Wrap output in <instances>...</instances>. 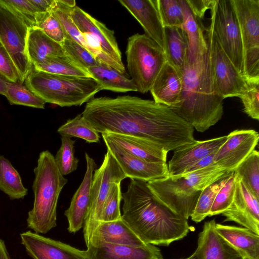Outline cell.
<instances>
[{
    "label": "cell",
    "mask_w": 259,
    "mask_h": 259,
    "mask_svg": "<svg viewBox=\"0 0 259 259\" xmlns=\"http://www.w3.org/2000/svg\"><path fill=\"white\" fill-rule=\"evenodd\" d=\"M218 233L242 256L259 259V235L245 228L215 224Z\"/></svg>",
    "instance_id": "obj_25"
},
{
    "label": "cell",
    "mask_w": 259,
    "mask_h": 259,
    "mask_svg": "<svg viewBox=\"0 0 259 259\" xmlns=\"http://www.w3.org/2000/svg\"><path fill=\"white\" fill-rule=\"evenodd\" d=\"M237 175L234 170L225 184L217 193L211 206L209 217L222 214L232 203L235 192Z\"/></svg>",
    "instance_id": "obj_40"
},
{
    "label": "cell",
    "mask_w": 259,
    "mask_h": 259,
    "mask_svg": "<svg viewBox=\"0 0 259 259\" xmlns=\"http://www.w3.org/2000/svg\"><path fill=\"white\" fill-rule=\"evenodd\" d=\"M0 190L11 200L23 199L28 192L18 171L3 155H0Z\"/></svg>",
    "instance_id": "obj_31"
},
{
    "label": "cell",
    "mask_w": 259,
    "mask_h": 259,
    "mask_svg": "<svg viewBox=\"0 0 259 259\" xmlns=\"http://www.w3.org/2000/svg\"><path fill=\"white\" fill-rule=\"evenodd\" d=\"M96 240L107 243L132 246H143L147 244L122 218L110 222H101L90 244Z\"/></svg>",
    "instance_id": "obj_27"
},
{
    "label": "cell",
    "mask_w": 259,
    "mask_h": 259,
    "mask_svg": "<svg viewBox=\"0 0 259 259\" xmlns=\"http://www.w3.org/2000/svg\"><path fill=\"white\" fill-rule=\"evenodd\" d=\"M156 2L164 27H182L184 14L180 0H156Z\"/></svg>",
    "instance_id": "obj_39"
},
{
    "label": "cell",
    "mask_w": 259,
    "mask_h": 259,
    "mask_svg": "<svg viewBox=\"0 0 259 259\" xmlns=\"http://www.w3.org/2000/svg\"><path fill=\"white\" fill-rule=\"evenodd\" d=\"M37 15L50 12L55 4V0H29Z\"/></svg>",
    "instance_id": "obj_48"
},
{
    "label": "cell",
    "mask_w": 259,
    "mask_h": 259,
    "mask_svg": "<svg viewBox=\"0 0 259 259\" xmlns=\"http://www.w3.org/2000/svg\"><path fill=\"white\" fill-rule=\"evenodd\" d=\"M122 199L121 218L145 243L167 246L192 230L188 220L160 200L146 182L131 179Z\"/></svg>",
    "instance_id": "obj_2"
},
{
    "label": "cell",
    "mask_w": 259,
    "mask_h": 259,
    "mask_svg": "<svg viewBox=\"0 0 259 259\" xmlns=\"http://www.w3.org/2000/svg\"><path fill=\"white\" fill-rule=\"evenodd\" d=\"M121 199L120 183L113 184L103 205L101 222H110L121 218L120 209Z\"/></svg>",
    "instance_id": "obj_41"
},
{
    "label": "cell",
    "mask_w": 259,
    "mask_h": 259,
    "mask_svg": "<svg viewBox=\"0 0 259 259\" xmlns=\"http://www.w3.org/2000/svg\"><path fill=\"white\" fill-rule=\"evenodd\" d=\"M214 219L205 222L199 233L194 259H242L217 232Z\"/></svg>",
    "instance_id": "obj_21"
},
{
    "label": "cell",
    "mask_w": 259,
    "mask_h": 259,
    "mask_svg": "<svg viewBox=\"0 0 259 259\" xmlns=\"http://www.w3.org/2000/svg\"><path fill=\"white\" fill-rule=\"evenodd\" d=\"M104 142H109L126 152L146 161L166 162L167 152L149 141L140 138L111 133L101 134Z\"/></svg>",
    "instance_id": "obj_24"
},
{
    "label": "cell",
    "mask_w": 259,
    "mask_h": 259,
    "mask_svg": "<svg viewBox=\"0 0 259 259\" xmlns=\"http://www.w3.org/2000/svg\"><path fill=\"white\" fill-rule=\"evenodd\" d=\"M37 27L54 41L61 44L66 34L61 23L50 12L37 15Z\"/></svg>",
    "instance_id": "obj_42"
},
{
    "label": "cell",
    "mask_w": 259,
    "mask_h": 259,
    "mask_svg": "<svg viewBox=\"0 0 259 259\" xmlns=\"http://www.w3.org/2000/svg\"><path fill=\"white\" fill-rule=\"evenodd\" d=\"M26 52L31 65L40 63L49 56L66 55L61 44L50 38L36 27L29 29Z\"/></svg>",
    "instance_id": "obj_28"
},
{
    "label": "cell",
    "mask_w": 259,
    "mask_h": 259,
    "mask_svg": "<svg viewBox=\"0 0 259 259\" xmlns=\"http://www.w3.org/2000/svg\"><path fill=\"white\" fill-rule=\"evenodd\" d=\"M21 243L33 259H89L81 250L61 241L28 231L20 234Z\"/></svg>",
    "instance_id": "obj_14"
},
{
    "label": "cell",
    "mask_w": 259,
    "mask_h": 259,
    "mask_svg": "<svg viewBox=\"0 0 259 259\" xmlns=\"http://www.w3.org/2000/svg\"><path fill=\"white\" fill-rule=\"evenodd\" d=\"M30 28L37 27V14L29 0H2Z\"/></svg>",
    "instance_id": "obj_44"
},
{
    "label": "cell",
    "mask_w": 259,
    "mask_h": 259,
    "mask_svg": "<svg viewBox=\"0 0 259 259\" xmlns=\"http://www.w3.org/2000/svg\"><path fill=\"white\" fill-rule=\"evenodd\" d=\"M258 140V133L253 130H237L231 132L215 152L214 163L227 171H234L254 150Z\"/></svg>",
    "instance_id": "obj_13"
},
{
    "label": "cell",
    "mask_w": 259,
    "mask_h": 259,
    "mask_svg": "<svg viewBox=\"0 0 259 259\" xmlns=\"http://www.w3.org/2000/svg\"><path fill=\"white\" fill-rule=\"evenodd\" d=\"M61 45L66 55L74 63L87 71L89 68L98 65L101 61L67 34Z\"/></svg>",
    "instance_id": "obj_38"
},
{
    "label": "cell",
    "mask_w": 259,
    "mask_h": 259,
    "mask_svg": "<svg viewBox=\"0 0 259 259\" xmlns=\"http://www.w3.org/2000/svg\"><path fill=\"white\" fill-rule=\"evenodd\" d=\"M0 74L9 81L21 83L18 70L11 56L1 40Z\"/></svg>",
    "instance_id": "obj_45"
},
{
    "label": "cell",
    "mask_w": 259,
    "mask_h": 259,
    "mask_svg": "<svg viewBox=\"0 0 259 259\" xmlns=\"http://www.w3.org/2000/svg\"><path fill=\"white\" fill-rule=\"evenodd\" d=\"M181 74L180 100L171 109L197 131L204 132L215 124L224 113V99L213 84L208 43L207 50L195 61L187 60Z\"/></svg>",
    "instance_id": "obj_3"
},
{
    "label": "cell",
    "mask_w": 259,
    "mask_h": 259,
    "mask_svg": "<svg viewBox=\"0 0 259 259\" xmlns=\"http://www.w3.org/2000/svg\"><path fill=\"white\" fill-rule=\"evenodd\" d=\"M184 259H194V258H193V257L192 255H191L189 257L184 258Z\"/></svg>",
    "instance_id": "obj_52"
},
{
    "label": "cell",
    "mask_w": 259,
    "mask_h": 259,
    "mask_svg": "<svg viewBox=\"0 0 259 259\" xmlns=\"http://www.w3.org/2000/svg\"><path fill=\"white\" fill-rule=\"evenodd\" d=\"M126 178L148 182L169 176L166 162L146 161L129 154L109 142H104Z\"/></svg>",
    "instance_id": "obj_17"
},
{
    "label": "cell",
    "mask_w": 259,
    "mask_h": 259,
    "mask_svg": "<svg viewBox=\"0 0 259 259\" xmlns=\"http://www.w3.org/2000/svg\"><path fill=\"white\" fill-rule=\"evenodd\" d=\"M61 146L54 159L60 172L64 176L77 169L79 160L74 155L75 141L65 136H61Z\"/></svg>",
    "instance_id": "obj_37"
},
{
    "label": "cell",
    "mask_w": 259,
    "mask_h": 259,
    "mask_svg": "<svg viewBox=\"0 0 259 259\" xmlns=\"http://www.w3.org/2000/svg\"><path fill=\"white\" fill-rule=\"evenodd\" d=\"M182 90L181 74L167 61L151 88L153 100L171 108L180 102Z\"/></svg>",
    "instance_id": "obj_23"
},
{
    "label": "cell",
    "mask_w": 259,
    "mask_h": 259,
    "mask_svg": "<svg viewBox=\"0 0 259 259\" xmlns=\"http://www.w3.org/2000/svg\"><path fill=\"white\" fill-rule=\"evenodd\" d=\"M32 65L36 70L55 74L92 77L88 71L78 66L66 55L49 56L40 63Z\"/></svg>",
    "instance_id": "obj_32"
},
{
    "label": "cell",
    "mask_w": 259,
    "mask_h": 259,
    "mask_svg": "<svg viewBox=\"0 0 259 259\" xmlns=\"http://www.w3.org/2000/svg\"><path fill=\"white\" fill-rule=\"evenodd\" d=\"M238 97L243 105L244 112L251 118L258 120L259 80L247 81L246 89Z\"/></svg>",
    "instance_id": "obj_43"
},
{
    "label": "cell",
    "mask_w": 259,
    "mask_h": 259,
    "mask_svg": "<svg viewBox=\"0 0 259 259\" xmlns=\"http://www.w3.org/2000/svg\"><path fill=\"white\" fill-rule=\"evenodd\" d=\"M166 61L181 73L188 58L189 40L182 27H164Z\"/></svg>",
    "instance_id": "obj_29"
},
{
    "label": "cell",
    "mask_w": 259,
    "mask_h": 259,
    "mask_svg": "<svg viewBox=\"0 0 259 259\" xmlns=\"http://www.w3.org/2000/svg\"><path fill=\"white\" fill-rule=\"evenodd\" d=\"M34 172V203L28 213L27 225L37 234H46L57 226V203L68 181L60 172L54 156L48 150L40 153Z\"/></svg>",
    "instance_id": "obj_4"
},
{
    "label": "cell",
    "mask_w": 259,
    "mask_h": 259,
    "mask_svg": "<svg viewBox=\"0 0 259 259\" xmlns=\"http://www.w3.org/2000/svg\"><path fill=\"white\" fill-rule=\"evenodd\" d=\"M229 172L214 163L194 172L169 176L147 184L160 200L188 220L202 190Z\"/></svg>",
    "instance_id": "obj_5"
},
{
    "label": "cell",
    "mask_w": 259,
    "mask_h": 259,
    "mask_svg": "<svg viewBox=\"0 0 259 259\" xmlns=\"http://www.w3.org/2000/svg\"><path fill=\"white\" fill-rule=\"evenodd\" d=\"M81 114L99 133L140 138L167 152L195 140L191 124L169 107L154 100L130 95L94 97Z\"/></svg>",
    "instance_id": "obj_1"
},
{
    "label": "cell",
    "mask_w": 259,
    "mask_h": 259,
    "mask_svg": "<svg viewBox=\"0 0 259 259\" xmlns=\"http://www.w3.org/2000/svg\"><path fill=\"white\" fill-rule=\"evenodd\" d=\"M57 132L61 136L79 138L90 143H98L100 138L99 133L81 114L68 119Z\"/></svg>",
    "instance_id": "obj_33"
},
{
    "label": "cell",
    "mask_w": 259,
    "mask_h": 259,
    "mask_svg": "<svg viewBox=\"0 0 259 259\" xmlns=\"http://www.w3.org/2000/svg\"><path fill=\"white\" fill-rule=\"evenodd\" d=\"M87 247L89 259H163L160 249L150 244L132 246L96 240Z\"/></svg>",
    "instance_id": "obj_19"
},
{
    "label": "cell",
    "mask_w": 259,
    "mask_h": 259,
    "mask_svg": "<svg viewBox=\"0 0 259 259\" xmlns=\"http://www.w3.org/2000/svg\"><path fill=\"white\" fill-rule=\"evenodd\" d=\"M186 2L193 13L203 20L205 12L211 9L213 0H186Z\"/></svg>",
    "instance_id": "obj_46"
},
{
    "label": "cell",
    "mask_w": 259,
    "mask_h": 259,
    "mask_svg": "<svg viewBox=\"0 0 259 259\" xmlns=\"http://www.w3.org/2000/svg\"><path fill=\"white\" fill-rule=\"evenodd\" d=\"M206 36L210 52L212 75L216 93L223 99L238 97L246 89L247 80L226 55L210 25L206 28Z\"/></svg>",
    "instance_id": "obj_11"
},
{
    "label": "cell",
    "mask_w": 259,
    "mask_h": 259,
    "mask_svg": "<svg viewBox=\"0 0 259 259\" xmlns=\"http://www.w3.org/2000/svg\"><path fill=\"white\" fill-rule=\"evenodd\" d=\"M29 28L0 0V40L11 56L20 76L21 83L32 66L26 52Z\"/></svg>",
    "instance_id": "obj_12"
},
{
    "label": "cell",
    "mask_w": 259,
    "mask_h": 259,
    "mask_svg": "<svg viewBox=\"0 0 259 259\" xmlns=\"http://www.w3.org/2000/svg\"><path fill=\"white\" fill-rule=\"evenodd\" d=\"M25 87L46 103L60 107L80 106L101 90L92 77H78L50 73L32 65L24 82Z\"/></svg>",
    "instance_id": "obj_6"
},
{
    "label": "cell",
    "mask_w": 259,
    "mask_h": 259,
    "mask_svg": "<svg viewBox=\"0 0 259 259\" xmlns=\"http://www.w3.org/2000/svg\"><path fill=\"white\" fill-rule=\"evenodd\" d=\"M88 71L100 85L101 90L122 93L137 92L136 86L128 75L103 62L100 61L98 65L89 68Z\"/></svg>",
    "instance_id": "obj_30"
},
{
    "label": "cell",
    "mask_w": 259,
    "mask_h": 259,
    "mask_svg": "<svg viewBox=\"0 0 259 259\" xmlns=\"http://www.w3.org/2000/svg\"><path fill=\"white\" fill-rule=\"evenodd\" d=\"M118 2L139 22L145 34L164 51V27L158 12L156 0H119Z\"/></svg>",
    "instance_id": "obj_18"
},
{
    "label": "cell",
    "mask_w": 259,
    "mask_h": 259,
    "mask_svg": "<svg viewBox=\"0 0 259 259\" xmlns=\"http://www.w3.org/2000/svg\"><path fill=\"white\" fill-rule=\"evenodd\" d=\"M258 200L237 176L233 200L221 214L223 222H234L259 235Z\"/></svg>",
    "instance_id": "obj_16"
},
{
    "label": "cell",
    "mask_w": 259,
    "mask_h": 259,
    "mask_svg": "<svg viewBox=\"0 0 259 259\" xmlns=\"http://www.w3.org/2000/svg\"><path fill=\"white\" fill-rule=\"evenodd\" d=\"M242 259H249V258H247V257H243Z\"/></svg>",
    "instance_id": "obj_53"
},
{
    "label": "cell",
    "mask_w": 259,
    "mask_h": 259,
    "mask_svg": "<svg viewBox=\"0 0 259 259\" xmlns=\"http://www.w3.org/2000/svg\"><path fill=\"white\" fill-rule=\"evenodd\" d=\"M5 96L11 105L25 106L44 109L46 102L35 95L25 85L19 82L8 81Z\"/></svg>",
    "instance_id": "obj_36"
},
{
    "label": "cell",
    "mask_w": 259,
    "mask_h": 259,
    "mask_svg": "<svg viewBox=\"0 0 259 259\" xmlns=\"http://www.w3.org/2000/svg\"><path fill=\"white\" fill-rule=\"evenodd\" d=\"M227 138L228 135L205 141L195 140L174 150L167 165L169 176L181 175L201 159L216 152Z\"/></svg>",
    "instance_id": "obj_20"
},
{
    "label": "cell",
    "mask_w": 259,
    "mask_h": 259,
    "mask_svg": "<svg viewBox=\"0 0 259 259\" xmlns=\"http://www.w3.org/2000/svg\"><path fill=\"white\" fill-rule=\"evenodd\" d=\"M85 158L87 170L83 179L74 194L69 207L64 212L68 222L67 229L70 233H75L81 229L90 202L91 187L96 164L87 153H85Z\"/></svg>",
    "instance_id": "obj_22"
},
{
    "label": "cell",
    "mask_w": 259,
    "mask_h": 259,
    "mask_svg": "<svg viewBox=\"0 0 259 259\" xmlns=\"http://www.w3.org/2000/svg\"><path fill=\"white\" fill-rule=\"evenodd\" d=\"M125 178L126 175L107 150L101 166L93 176L90 202L83 227L87 246L91 242L101 223L103 205L111 186L114 183H120Z\"/></svg>",
    "instance_id": "obj_8"
},
{
    "label": "cell",
    "mask_w": 259,
    "mask_h": 259,
    "mask_svg": "<svg viewBox=\"0 0 259 259\" xmlns=\"http://www.w3.org/2000/svg\"><path fill=\"white\" fill-rule=\"evenodd\" d=\"M215 152H213L208 155L201 159L186 169L181 175L186 174L194 172L205 167H206L210 165H212L215 163L213 161V158Z\"/></svg>",
    "instance_id": "obj_47"
},
{
    "label": "cell",
    "mask_w": 259,
    "mask_h": 259,
    "mask_svg": "<svg viewBox=\"0 0 259 259\" xmlns=\"http://www.w3.org/2000/svg\"><path fill=\"white\" fill-rule=\"evenodd\" d=\"M70 16L81 34L90 36L99 44L105 54L124 65L113 30L77 6L71 10Z\"/></svg>",
    "instance_id": "obj_15"
},
{
    "label": "cell",
    "mask_w": 259,
    "mask_h": 259,
    "mask_svg": "<svg viewBox=\"0 0 259 259\" xmlns=\"http://www.w3.org/2000/svg\"><path fill=\"white\" fill-rule=\"evenodd\" d=\"M210 10L209 25L215 38L235 67L243 75L240 29L232 0H213Z\"/></svg>",
    "instance_id": "obj_9"
},
{
    "label": "cell",
    "mask_w": 259,
    "mask_h": 259,
    "mask_svg": "<svg viewBox=\"0 0 259 259\" xmlns=\"http://www.w3.org/2000/svg\"><path fill=\"white\" fill-rule=\"evenodd\" d=\"M184 14L182 28L189 40L188 61L193 62L199 58L208 48L206 36V28L202 20L196 16L191 10L186 0H180Z\"/></svg>",
    "instance_id": "obj_26"
},
{
    "label": "cell",
    "mask_w": 259,
    "mask_h": 259,
    "mask_svg": "<svg viewBox=\"0 0 259 259\" xmlns=\"http://www.w3.org/2000/svg\"><path fill=\"white\" fill-rule=\"evenodd\" d=\"M248 189L259 199V153L254 150L234 170Z\"/></svg>",
    "instance_id": "obj_34"
},
{
    "label": "cell",
    "mask_w": 259,
    "mask_h": 259,
    "mask_svg": "<svg viewBox=\"0 0 259 259\" xmlns=\"http://www.w3.org/2000/svg\"><path fill=\"white\" fill-rule=\"evenodd\" d=\"M125 54L128 75L137 92L150 91L166 61L164 50L145 33H138L128 38Z\"/></svg>",
    "instance_id": "obj_7"
},
{
    "label": "cell",
    "mask_w": 259,
    "mask_h": 259,
    "mask_svg": "<svg viewBox=\"0 0 259 259\" xmlns=\"http://www.w3.org/2000/svg\"><path fill=\"white\" fill-rule=\"evenodd\" d=\"M231 171L206 187L201 192L195 208L192 214L191 220L199 223L206 217H209L210 211L217 193L228 181Z\"/></svg>",
    "instance_id": "obj_35"
},
{
    "label": "cell",
    "mask_w": 259,
    "mask_h": 259,
    "mask_svg": "<svg viewBox=\"0 0 259 259\" xmlns=\"http://www.w3.org/2000/svg\"><path fill=\"white\" fill-rule=\"evenodd\" d=\"M59 1L65 6L71 8L76 6V2L74 0H59Z\"/></svg>",
    "instance_id": "obj_51"
},
{
    "label": "cell",
    "mask_w": 259,
    "mask_h": 259,
    "mask_svg": "<svg viewBox=\"0 0 259 259\" xmlns=\"http://www.w3.org/2000/svg\"><path fill=\"white\" fill-rule=\"evenodd\" d=\"M8 80L0 74V95L5 96L7 91V83Z\"/></svg>",
    "instance_id": "obj_50"
},
{
    "label": "cell",
    "mask_w": 259,
    "mask_h": 259,
    "mask_svg": "<svg viewBox=\"0 0 259 259\" xmlns=\"http://www.w3.org/2000/svg\"><path fill=\"white\" fill-rule=\"evenodd\" d=\"M238 18L243 53V75L259 80V0H232Z\"/></svg>",
    "instance_id": "obj_10"
},
{
    "label": "cell",
    "mask_w": 259,
    "mask_h": 259,
    "mask_svg": "<svg viewBox=\"0 0 259 259\" xmlns=\"http://www.w3.org/2000/svg\"><path fill=\"white\" fill-rule=\"evenodd\" d=\"M0 259H11L5 243L2 239H0Z\"/></svg>",
    "instance_id": "obj_49"
}]
</instances>
